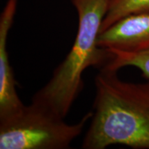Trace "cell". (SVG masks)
<instances>
[{
    "label": "cell",
    "instance_id": "obj_6",
    "mask_svg": "<svg viewBox=\"0 0 149 149\" xmlns=\"http://www.w3.org/2000/svg\"><path fill=\"white\" fill-rule=\"evenodd\" d=\"M149 13V0H109L101 31L128 15Z\"/></svg>",
    "mask_w": 149,
    "mask_h": 149
},
{
    "label": "cell",
    "instance_id": "obj_5",
    "mask_svg": "<svg viewBox=\"0 0 149 149\" xmlns=\"http://www.w3.org/2000/svg\"><path fill=\"white\" fill-rule=\"evenodd\" d=\"M98 44L110 51L137 53L149 49V13L128 15L100 33Z\"/></svg>",
    "mask_w": 149,
    "mask_h": 149
},
{
    "label": "cell",
    "instance_id": "obj_3",
    "mask_svg": "<svg viewBox=\"0 0 149 149\" xmlns=\"http://www.w3.org/2000/svg\"><path fill=\"white\" fill-rule=\"evenodd\" d=\"M92 112L70 124L51 110L33 102L0 122L1 149H65L82 133Z\"/></svg>",
    "mask_w": 149,
    "mask_h": 149
},
{
    "label": "cell",
    "instance_id": "obj_4",
    "mask_svg": "<svg viewBox=\"0 0 149 149\" xmlns=\"http://www.w3.org/2000/svg\"><path fill=\"white\" fill-rule=\"evenodd\" d=\"M17 1L7 0L0 16V122L13 117L24 107L17 93L7 50L8 33L14 21Z\"/></svg>",
    "mask_w": 149,
    "mask_h": 149
},
{
    "label": "cell",
    "instance_id": "obj_1",
    "mask_svg": "<svg viewBox=\"0 0 149 149\" xmlns=\"http://www.w3.org/2000/svg\"><path fill=\"white\" fill-rule=\"evenodd\" d=\"M117 71L103 67L97 74L93 115L82 148L122 144L149 149V79L127 82Z\"/></svg>",
    "mask_w": 149,
    "mask_h": 149
},
{
    "label": "cell",
    "instance_id": "obj_2",
    "mask_svg": "<svg viewBox=\"0 0 149 149\" xmlns=\"http://www.w3.org/2000/svg\"><path fill=\"white\" fill-rule=\"evenodd\" d=\"M109 1L71 0L78 15V29L73 45L49 81L32 100L61 118L68 114L82 91V74L86 69L91 66L101 69L111 59L110 52L98 44Z\"/></svg>",
    "mask_w": 149,
    "mask_h": 149
},
{
    "label": "cell",
    "instance_id": "obj_7",
    "mask_svg": "<svg viewBox=\"0 0 149 149\" xmlns=\"http://www.w3.org/2000/svg\"><path fill=\"white\" fill-rule=\"evenodd\" d=\"M108 51L111 57L108 64L104 67L118 70L124 66H134L140 70L143 75L149 79V49L137 53Z\"/></svg>",
    "mask_w": 149,
    "mask_h": 149
}]
</instances>
